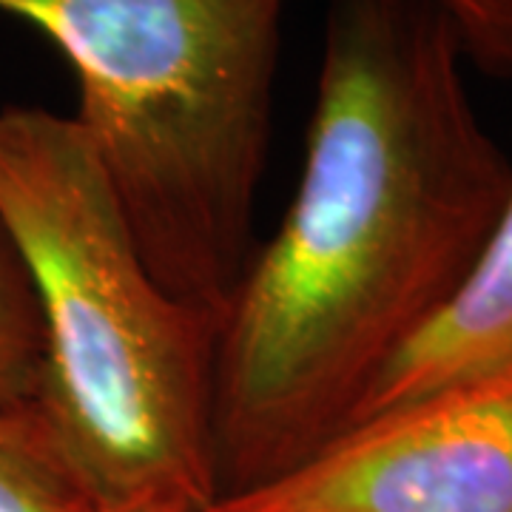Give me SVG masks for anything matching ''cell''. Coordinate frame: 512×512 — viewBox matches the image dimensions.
Segmentation results:
<instances>
[{
    "label": "cell",
    "instance_id": "6da1fadb",
    "mask_svg": "<svg viewBox=\"0 0 512 512\" xmlns=\"http://www.w3.org/2000/svg\"><path fill=\"white\" fill-rule=\"evenodd\" d=\"M464 60L430 0H330L305 168L217 339L220 498L342 436L476 268L512 165L478 120Z\"/></svg>",
    "mask_w": 512,
    "mask_h": 512
},
{
    "label": "cell",
    "instance_id": "7a4b0ae2",
    "mask_svg": "<svg viewBox=\"0 0 512 512\" xmlns=\"http://www.w3.org/2000/svg\"><path fill=\"white\" fill-rule=\"evenodd\" d=\"M0 220L40 305V410L100 510L220 498V319L165 291L74 114L0 109Z\"/></svg>",
    "mask_w": 512,
    "mask_h": 512
},
{
    "label": "cell",
    "instance_id": "3957f363",
    "mask_svg": "<svg viewBox=\"0 0 512 512\" xmlns=\"http://www.w3.org/2000/svg\"><path fill=\"white\" fill-rule=\"evenodd\" d=\"M288 0H0L80 83L74 120L148 268L225 319L254 256V208Z\"/></svg>",
    "mask_w": 512,
    "mask_h": 512
},
{
    "label": "cell",
    "instance_id": "277c9868",
    "mask_svg": "<svg viewBox=\"0 0 512 512\" xmlns=\"http://www.w3.org/2000/svg\"><path fill=\"white\" fill-rule=\"evenodd\" d=\"M205 512H512V367L356 421L288 476Z\"/></svg>",
    "mask_w": 512,
    "mask_h": 512
},
{
    "label": "cell",
    "instance_id": "5b68a950",
    "mask_svg": "<svg viewBox=\"0 0 512 512\" xmlns=\"http://www.w3.org/2000/svg\"><path fill=\"white\" fill-rule=\"evenodd\" d=\"M507 367H512V191L467 282L379 373L350 424Z\"/></svg>",
    "mask_w": 512,
    "mask_h": 512
},
{
    "label": "cell",
    "instance_id": "8992f818",
    "mask_svg": "<svg viewBox=\"0 0 512 512\" xmlns=\"http://www.w3.org/2000/svg\"><path fill=\"white\" fill-rule=\"evenodd\" d=\"M0 512H103L40 404L0 407Z\"/></svg>",
    "mask_w": 512,
    "mask_h": 512
},
{
    "label": "cell",
    "instance_id": "52a82bcc",
    "mask_svg": "<svg viewBox=\"0 0 512 512\" xmlns=\"http://www.w3.org/2000/svg\"><path fill=\"white\" fill-rule=\"evenodd\" d=\"M46 376V336L35 285L0 220V407L37 404Z\"/></svg>",
    "mask_w": 512,
    "mask_h": 512
},
{
    "label": "cell",
    "instance_id": "ba28073f",
    "mask_svg": "<svg viewBox=\"0 0 512 512\" xmlns=\"http://www.w3.org/2000/svg\"><path fill=\"white\" fill-rule=\"evenodd\" d=\"M478 69L512 77V0H430Z\"/></svg>",
    "mask_w": 512,
    "mask_h": 512
},
{
    "label": "cell",
    "instance_id": "9c48e42d",
    "mask_svg": "<svg viewBox=\"0 0 512 512\" xmlns=\"http://www.w3.org/2000/svg\"><path fill=\"white\" fill-rule=\"evenodd\" d=\"M103 512H191L177 504H134V507H117V510H103Z\"/></svg>",
    "mask_w": 512,
    "mask_h": 512
}]
</instances>
